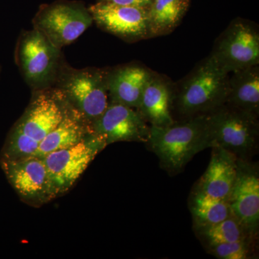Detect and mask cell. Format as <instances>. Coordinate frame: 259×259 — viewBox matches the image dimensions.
<instances>
[{"mask_svg": "<svg viewBox=\"0 0 259 259\" xmlns=\"http://www.w3.org/2000/svg\"><path fill=\"white\" fill-rule=\"evenodd\" d=\"M232 214L252 238L259 225V177L250 161L238 159V175L229 199Z\"/></svg>", "mask_w": 259, "mask_h": 259, "instance_id": "12", "label": "cell"}, {"mask_svg": "<svg viewBox=\"0 0 259 259\" xmlns=\"http://www.w3.org/2000/svg\"><path fill=\"white\" fill-rule=\"evenodd\" d=\"M206 245L219 244L250 238L237 218L231 214L221 222L195 227Z\"/></svg>", "mask_w": 259, "mask_h": 259, "instance_id": "21", "label": "cell"}, {"mask_svg": "<svg viewBox=\"0 0 259 259\" xmlns=\"http://www.w3.org/2000/svg\"><path fill=\"white\" fill-rule=\"evenodd\" d=\"M250 239L207 245L211 254L222 259H245L250 253Z\"/></svg>", "mask_w": 259, "mask_h": 259, "instance_id": "22", "label": "cell"}, {"mask_svg": "<svg viewBox=\"0 0 259 259\" xmlns=\"http://www.w3.org/2000/svg\"><path fill=\"white\" fill-rule=\"evenodd\" d=\"M18 61L26 82L35 91L46 90L57 79L61 67V49L34 28L20 37Z\"/></svg>", "mask_w": 259, "mask_h": 259, "instance_id": "6", "label": "cell"}, {"mask_svg": "<svg viewBox=\"0 0 259 259\" xmlns=\"http://www.w3.org/2000/svg\"><path fill=\"white\" fill-rule=\"evenodd\" d=\"M90 134V125L69 106L60 123L44 138L32 156L44 158L49 153L79 144Z\"/></svg>", "mask_w": 259, "mask_h": 259, "instance_id": "17", "label": "cell"}, {"mask_svg": "<svg viewBox=\"0 0 259 259\" xmlns=\"http://www.w3.org/2000/svg\"><path fill=\"white\" fill-rule=\"evenodd\" d=\"M187 9V0H153L148 8L149 35L171 31Z\"/></svg>", "mask_w": 259, "mask_h": 259, "instance_id": "19", "label": "cell"}, {"mask_svg": "<svg viewBox=\"0 0 259 259\" xmlns=\"http://www.w3.org/2000/svg\"><path fill=\"white\" fill-rule=\"evenodd\" d=\"M91 131L108 146L122 141L146 143L150 126L136 109L110 102L105 111L92 125Z\"/></svg>", "mask_w": 259, "mask_h": 259, "instance_id": "11", "label": "cell"}, {"mask_svg": "<svg viewBox=\"0 0 259 259\" xmlns=\"http://www.w3.org/2000/svg\"><path fill=\"white\" fill-rule=\"evenodd\" d=\"M94 21L102 28L124 38L149 35L148 8L100 2L89 8Z\"/></svg>", "mask_w": 259, "mask_h": 259, "instance_id": "13", "label": "cell"}, {"mask_svg": "<svg viewBox=\"0 0 259 259\" xmlns=\"http://www.w3.org/2000/svg\"><path fill=\"white\" fill-rule=\"evenodd\" d=\"M225 71L236 72L259 64V35L256 29L238 20L220 37L210 55Z\"/></svg>", "mask_w": 259, "mask_h": 259, "instance_id": "9", "label": "cell"}, {"mask_svg": "<svg viewBox=\"0 0 259 259\" xmlns=\"http://www.w3.org/2000/svg\"><path fill=\"white\" fill-rule=\"evenodd\" d=\"M171 89L163 78L152 74L137 110L151 125L163 127L175 122L171 115Z\"/></svg>", "mask_w": 259, "mask_h": 259, "instance_id": "16", "label": "cell"}, {"mask_svg": "<svg viewBox=\"0 0 259 259\" xmlns=\"http://www.w3.org/2000/svg\"><path fill=\"white\" fill-rule=\"evenodd\" d=\"M68 109L59 90L36 91L8 135L0 158L14 160L32 156L44 138L60 123Z\"/></svg>", "mask_w": 259, "mask_h": 259, "instance_id": "1", "label": "cell"}, {"mask_svg": "<svg viewBox=\"0 0 259 259\" xmlns=\"http://www.w3.org/2000/svg\"><path fill=\"white\" fill-rule=\"evenodd\" d=\"M152 73L141 66H127L107 74L110 102L121 104L137 110Z\"/></svg>", "mask_w": 259, "mask_h": 259, "instance_id": "15", "label": "cell"}, {"mask_svg": "<svg viewBox=\"0 0 259 259\" xmlns=\"http://www.w3.org/2000/svg\"><path fill=\"white\" fill-rule=\"evenodd\" d=\"M207 116L209 147L223 148L238 159L249 161L258 147V116L227 104Z\"/></svg>", "mask_w": 259, "mask_h": 259, "instance_id": "4", "label": "cell"}, {"mask_svg": "<svg viewBox=\"0 0 259 259\" xmlns=\"http://www.w3.org/2000/svg\"><path fill=\"white\" fill-rule=\"evenodd\" d=\"M102 1L117 5H123V6H135L148 8L153 0H102Z\"/></svg>", "mask_w": 259, "mask_h": 259, "instance_id": "23", "label": "cell"}, {"mask_svg": "<svg viewBox=\"0 0 259 259\" xmlns=\"http://www.w3.org/2000/svg\"><path fill=\"white\" fill-rule=\"evenodd\" d=\"M107 74L99 69H74L61 66L56 79V90L90 128L110 103Z\"/></svg>", "mask_w": 259, "mask_h": 259, "instance_id": "5", "label": "cell"}, {"mask_svg": "<svg viewBox=\"0 0 259 259\" xmlns=\"http://www.w3.org/2000/svg\"><path fill=\"white\" fill-rule=\"evenodd\" d=\"M35 21V28L61 49L79 38L91 26L93 19L89 10L59 4L44 10Z\"/></svg>", "mask_w": 259, "mask_h": 259, "instance_id": "10", "label": "cell"}, {"mask_svg": "<svg viewBox=\"0 0 259 259\" xmlns=\"http://www.w3.org/2000/svg\"><path fill=\"white\" fill-rule=\"evenodd\" d=\"M226 104L258 117V65L230 74Z\"/></svg>", "mask_w": 259, "mask_h": 259, "instance_id": "18", "label": "cell"}, {"mask_svg": "<svg viewBox=\"0 0 259 259\" xmlns=\"http://www.w3.org/2000/svg\"><path fill=\"white\" fill-rule=\"evenodd\" d=\"M229 77L209 56L181 85L177 97H172L171 107L175 103L185 119L209 113L226 103Z\"/></svg>", "mask_w": 259, "mask_h": 259, "instance_id": "3", "label": "cell"}, {"mask_svg": "<svg viewBox=\"0 0 259 259\" xmlns=\"http://www.w3.org/2000/svg\"><path fill=\"white\" fill-rule=\"evenodd\" d=\"M190 209L194 227L221 222L232 214L228 200L211 197L197 190H194L192 194Z\"/></svg>", "mask_w": 259, "mask_h": 259, "instance_id": "20", "label": "cell"}, {"mask_svg": "<svg viewBox=\"0 0 259 259\" xmlns=\"http://www.w3.org/2000/svg\"><path fill=\"white\" fill-rule=\"evenodd\" d=\"M106 146L92 133L79 144L49 153L42 158L55 198L71 190L97 155Z\"/></svg>", "mask_w": 259, "mask_h": 259, "instance_id": "7", "label": "cell"}, {"mask_svg": "<svg viewBox=\"0 0 259 259\" xmlns=\"http://www.w3.org/2000/svg\"><path fill=\"white\" fill-rule=\"evenodd\" d=\"M0 164L24 202L38 207L56 199L42 158L32 156L14 160L0 158Z\"/></svg>", "mask_w": 259, "mask_h": 259, "instance_id": "8", "label": "cell"}, {"mask_svg": "<svg viewBox=\"0 0 259 259\" xmlns=\"http://www.w3.org/2000/svg\"><path fill=\"white\" fill-rule=\"evenodd\" d=\"M208 167L195 190L228 200L238 175V158L223 148L213 147Z\"/></svg>", "mask_w": 259, "mask_h": 259, "instance_id": "14", "label": "cell"}, {"mask_svg": "<svg viewBox=\"0 0 259 259\" xmlns=\"http://www.w3.org/2000/svg\"><path fill=\"white\" fill-rule=\"evenodd\" d=\"M146 144L163 170L180 173L195 155L209 148L207 114L163 127L151 125Z\"/></svg>", "mask_w": 259, "mask_h": 259, "instance_id": "2", "label": "cell"}]
</instances>
